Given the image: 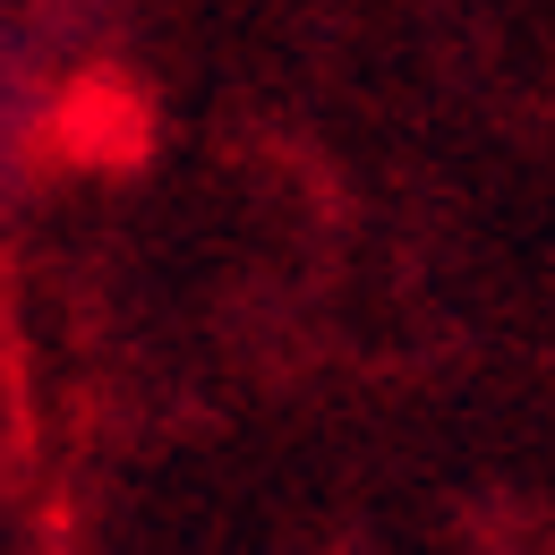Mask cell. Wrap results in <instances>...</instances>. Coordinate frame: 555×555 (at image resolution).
<instances>
[]
</instances>
